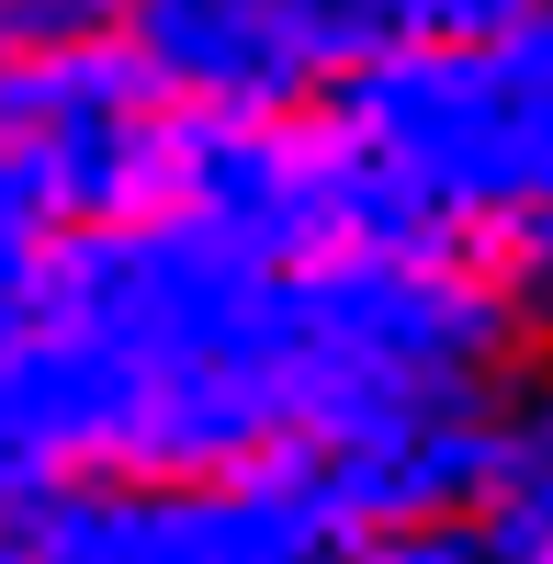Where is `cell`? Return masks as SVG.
I'll list each match as a JSON object with an SVG mask.
<instances>
[{
	"label": "cell",
	"instance_id": "1",
	"mask_svg": "<svg viewBox=\"0 0 553 564\" xmlns=\"http://www.w3.org/2000/svg\"><path fill=\"white\" fill-rule=\"evenodd\" d=\"M531 327L441 249H271L204 204H135L45 249L34 327L0 350V417L68 475H204L384 441L509 384Z\"/></svg>",
	"mask_w": 553,
	"mask_h": 564
},
{
	"label": "cell",
	"instance_id": "2",
	"mask_svg": "<svg viewBox=\"0 0 553 564\" xmlns=\"http://www.w3.org/2000/svg\"><path fill=\"white\" fill-rule=\"evenodd\" d=\"M316 124L339 135L373 238L475 260L531 339L553 327V34L350 68L316 90Z\"/></svg>",
	"mask_w": 553,
	"mask_h": 564
},
{
	"label": "cell",
	"instance_id": "3",
	"mask_svg": "<svg viewBox=\"0 0 553 564\" xmlns=\"http://www.w3.org/2000/svg\"><path fill=\"white\" fill-rule=\"evenodd\" d=\"M102 34L193 113H294L328 90L305 0H102Z\"/></svg>",
	"mask_w": 553,
	"mask_h": 564
},
{
	"label": "cell",
	"instance_id": "4",
	"mask_svg": "<svg viewBox=\"0 0 553 564\" xmlns=\"http://www.w3.org/2000/svg\"><path fill=\"white\" fill-rule=\"evenodd\" d=\"M553 0H305V34L328 79L384 68V57H430V45H497V34H542Z\"/></svg>",
	"mask_w": 553,
	"mask_h": 564
},
{
	"label": "cell",
	"instance_id": "5",
	"mask_svg": "<svg viewBox=\"0 0 553 564\" xmlns=\"http://www.w3.org/2000/svg\"><path fill=\"white\" fill-rule=\"evenodd\" d=\"M0 23L34 45V34H79V23H102V0H0Z\"/></svg>",
	"mask_w": 553,
	"mask_h": 564
},
{
	"label": "cell",
	"instance_id": "6",
	"mask_svg": "<svg viewBox=\"0 0 553 564\" xmlns=\"http://www.w3.org/2000/svg\"><path fill=\"white\" fill-rule=\"evenodd\" d=\"M520 508H531V542L553 553V441H542V463H531V486H520Z\"/></svg>",
	"mask_w": 553,
	"mask_h": 564
},
{
	"label": "cell",
	"instance_id": "7",
	"mask_svg": "<svg viewBox=\"0 0 553 564\" xmlns=\"http://www.w3.org/2000/svg\"><path fill=\"white\" fill-rule=\"evenodd\" d=\"M542 34H553V23H542Z\"/></svg>",
	"mask_w": 553,
	"mask_h": 564
},
{
	"label": "cell",
	"instance_id": "8",
	"mask_svg": "<svg viewBox=\"0 0 553 564\" xmlns=\"http://www.w3.org/2000/svg\"><path fill=\"white\" fill-rule=\"evenodd\" d=\"M542 564H553V553H542Z\"/></svg>",
	"mask_w": 553,
	"mask_h": 564
}]
</instances>
